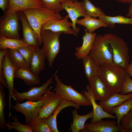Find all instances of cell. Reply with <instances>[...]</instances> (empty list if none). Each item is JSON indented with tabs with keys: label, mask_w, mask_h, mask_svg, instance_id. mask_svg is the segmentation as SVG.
Returning a JSON list of instances; mask_svg holds the SVG:
<instances>
[{
	"label": "cell",
	"mask_w": 132,
	"mask_h": 132,
	"mask_svg": "<svg viewBox=\"0 0 132 132\" xmlns=\"http://www.w3.org/2000/svg\"><path fill=\"white\" fill-rule=\"evenodd\" d=\"M129 8L128 11L126 15L127 17L132 18V2Z\"/></svg>",
	"instance_id": "obj_42"
},
{
	"label": "cell",
	"mask_w": 132,
	"mask_h": 132,
	"mask_svg": "<svg viewBox=\"0 0 132 132\" xmlns=\"http://www.w3.org/2000/svg\"><path fill=\"white\" fill-rule=\"evenodd\" d=\"M44 8L41 0H9L7 11L19 12L27 9H42Z\"/></svg>",
	"instance_id": "obj_18"
},
{
	"label": "cell",
	"mask_w": 132,
	"mask_h": 132,
	"mask_svg": "<svg viewBox=\"0 0 132 132\" xmlns=\"http://www.w3.org/2000/svg\"><path fill=\"white\" fill-rule=\"evenodd\" d=\"M63 33L55 32L50 30L41 31V40L42 48L45 51L49 67L52 66L54 61L60 51V44L59 36Z\"/></svg>",
	"instance_id": "obj_4"
},
{
	"label": "cell",
	"mask_w": 132,
	"mask_h": 132,
	"mask_svg": "<svg viewBox=\"0 0 132 132\" xmlns=\"http://www.w3.org/2000/svg\"><path fill=\"white\" fill-rule=\"evenodd\" d=\"M18 12L7 11L0 18V36L20 39Z\"/></svg>",
	"instance_id": "obj_7"
},
{
	"label": "cell",
	"mask_w": 132,
	"mask_h": 132,
	"mask_svg": "<svg viewBox=\"0 0 132 132\" xmlns=\"http://www.w3.org/2000/svg\"><path fill=\"white\" fill-rule=\"evenodd\" d=\"M81 132H121L120 126L114 120L104 121L103 119L94 123H86Z\"/></svg>",
	"instance_id": "obj_15"
},
{
	"label": "cell",
	"mask_w": 132,
	"mask_h": 132,
	"mask_svg": "<svg viewBox=\"0 0 132 132\" xmlns=\"http://www.w3.org/2000/svg\"><path fill=\"white\" fill-rule=\"evenodd\" d=\"M82 92L89 100L93 107V116L90 123H95L104 118L116 119V116L113 115L105 112L100 106L96 103V99L88 85L86 86L85 91L83 90Z\"/></svg>",
	"instance_id": "obj_17"
},
{
	"label": "cell",
	"mask_w": 132,
	"mask_h": 132,
	"mask_svg": "<svg viewBox=\"0 0 132 132\" xmlns=\"http://www.w3.org/2000/svg\"><path fill=\"white\" fill-rule=\"evenodd\" d=\"M16 67L12 61L9 55L7 53L4 55L2 65V73L8 87L9 93V117L11 115V100L13 98V95L17 90L14 88L13 85L14 74Z\"/></svg>",
	"instance_id": "obj_8"
},
{
	"label": "cell",
	"mask_w": 132,
	"mask_h": 132,
	"mask_svg": "<svg viewBox=\"0 0 132 132\" xmlns=\"http://www.w3.org/2000/svg\"><path fill=\"white\" fill-rule=\"evenodd\" d=\"M70 106L74 107L77 109H78L80 106L74 102L68 101L63 99L60 103L54 110L53 114L47 118V123L52 132H59L57 126L56 117L57 115L63 109Z\"/></svg>",
	"instance_id": "obj_21"
},
{
	"label": "cell",
	"mask_w": 132,
	"mask_h": 132,
	"mask_svg": "<svg viewBox=\"0 0 132 132\" xmlns=\"http://www.w3.org/2000/svg\"><path fill=\"white\" fill-rule=\"evenodd\" d=\"M84 29L85 34L82 37V44L81 46L77 47L75 49L76 52L74 55L77 59H82L88 55L97 36L96 33H89L86 28Z\"/></svg>",
	"instance_id": "obj_20"
},
{
	"label": "cell",
	"mask_w": 132,
	"mask_h": 132,
	"mask_svg": "<svg viewBox=\"0 0 132 132\" xmlns=\"http://www.w3.org/2000/svg\"><path fill=\"white\" fill-rule=\"evenodd\" d=\"M61 3L64 10L66 11L72 21V29L77 34L80 30L79 28L76 26L77 18L81 16L85 17L87 16L82 7L81 2L77 0H67Z\"/></svg>",
	"instance_id": "obj_13"
},
{
	"label": "cell",
	"mask_w": 132,
	"mask_h": 132,
	"mask_svg": "<svg viewBox=\"0 0 132 132\" xmlns=\"http://www.w3.org/2000/svg\"><path fill=\"white\" fill-rule=\"evenodd\" d=\"M17 50L22 55L30 68L34 50L28 46L20 47Z\"/></svg>",
	"instance_id": "obj_37"
},
{
	"label": "cell",
	"mask_w": 132,
	"mask_h": 132,
	"mask_svg": "<svg viewBox=\"0 0 132 132\" xmlns=\"http://www.w3.org/2000/svg\"><path fill=\"white\" fill-rule=\"evenodd\" d=\"M72 113L73 122L69 129L72 132H81L84 129L86 121L89 118H92L93 116V111L84 115L78 114L76 109L73 110Z\"/></svg>",
	"instance_id": "obj_25"
},
{
	"label": "cell",
	"mask_w": 132,
	"mask_h": 132,
	"mask_svg": "<svg viewBox=\"0 0 132 132\" xmlns=\"http://www.w3.org/2000/svg\"><path fill=\"white\" fill-rule=\"evenodd\" d=\"M82 59L85 74L88 81L98 76L100 66L89 55Z\"/></svg>",
	"instance_id": "obj_24"
},
{
	"label": "cell",
	"mask_w": 132,
	"mask_h": 132,
	"mask_svg": "<svg viewBox=\"0 0 132 132\" xmlns=\"http://www.w3.org/2000/svg\"><path fill=\"white\" fill-rule=\"evenodd\" d=\"M99 19L103 21L107 27L111 29L114 28L116 23L132 25V18L125 17L121 15L110 16L103 14L99 16Z\"/></svg>",
	"instance_id": "obj_27"
},
{
	"label": "cell",
	"mask_w": 132,
	"mask_h": 132,
	"mask_svg": "<svg viewBox=\"0 0 132 132\" xmlns=\"http://www.w3.org/2000/svg\"><path fill=\"white\" fill-rule=\"evenodd\" d=\"M54 76V75L52 76L40 87H32L28 91L26 92L20 93L17 91L13 95V99L17 101L20 102L25 99L33 102L41 100L49 89L50 85L53 82Z\"/></svg>",
	"instance_id": "obj_9"
},
{
	"label": "cell",
	"mask_w": 132,
	"mask_h": 132,
	"mask_svg": "<svg viewBox=\"0 0 132 132\" xmlns=\"http://www.w3.org/2000/svg\"><path fill=\"white\" fill-rule=\"evenodd\" d=\"M104 35L109 44L113 63L126 69L129 65L127 44L122 38L113 34L108 33Z\"/></svg>",
	"instance_id": "obj_3"
},
{
	"label": "cell",
	"mask_w": 132,
	"mask_h": 132,
	"mask_svg": "<svg viewBox=\"0 0 132 132\" xmlns=\"http://www.w3.org/2000/svg\"><path fill=\"white\" fill-rule=\"evenodd\" d=\"M47 118L38 116L27 124L31 128L33 132H52L48 126Z\"/></svg>",
	"instance_id": "obj_30"
},
{
	"label": "cell",
	"mask_w": 132,
	"mask_h": 132,
	"mask_svg": "<svg viewBox=\"0 0 132 132\" xmlns=\"http://www.w3.org/2000/svg\"><path fill=\"white\" fill-rule=\"evenodd\" d=\"M117 2L121 3H128L131 4L132 2V0H115Z\"/></svg>",
	"instance_id": "obj_43"
},
{
	"label": "cell",
	"mask_w": 132,
	"mask_h": 132,
	"mask_svg": "<svg viewBox=\"0 0 132 132\" xmlns=\"http://www.w3.org/2000/svg\"><path fill=\"white\" fill-rule=\"evenodd\" d=\"M18 14L22 25L23 37L22 39L26 44L34 50L39 48L40 41L38 35L30 25L23 12H18Z\"/></svg>",
	"instance_id": "obj_11"
},
{
	"label": "cell",
	"mask_w": 132,
	"mask_h": 132,
	"mask_svg": "<svg viewBox=\"0 0 132 132\" xmlns=\"http://www.w3.org/2000/svg\"><path fill=\"white\" fill-rule=\"evenodd\" d=\"M125 69L113 63H106L100 66L98 75L112 93H120L125 80Z\"/></svg>",
	"instance_id": "obj_1"
},
{
	"label": "cell",
	"mask_w": 132,
	"mask_h": 132,
	"mask_svg": "<svg viewBox=\"0 0 132 132\" xmlns=\"http://www.w3.org/2000/svg\"><path fill=\"white\" fill-rule=\"evenodd\" d=\"M11 117L14 121L12 122L8 120L9 123L6 125L9 130L14 129L19 132H33L32 129L28 124L25 125L20 123L17 117L14 116Z\"/></svg>",
	"instance_id": "obj_33"
},
{
	"label": "cell",
	"mask_w": 132,
	"mask_h": 132,
	"mask_svg": "<svg viewBox=\"0 0 132 132\" xmlns=\"http://www.w3.org/2000/svg\"><path fill=\"white\" fill-rule=\"evenodd\" d=\"M88 55L99 66L105 63L113 62L109 44L104 35L97 36Z\"/></svg>",
	"instance_id": "obj_5"
},
{
	"label": "cell",
	"mask_w": 132,
	"mask_h": 132,
	"mask_svg": "<svg viewBox=\"0 0 132 132\" xmlns=\"http://www.w3.org/2000/svg\"><path fill=\"white\" fill-rule=\"evenodd\" d=\"M66 0H41L44 7L58 14L64 10L61 2Z\"/></svg>",
	"instance_id": "obj_35"
},
{
	"label": "cell",
	"mask_w": 132,
	"mask_h": 132,
	"mask_svg": "<svg viewBox=\"0 0 132 132\" xmlns=\"http://www.w3.org/2000/svg\"><path fill=\"white\" fill-rule=\"evenodd\" d=\"M81 5L87 16L96 18L105 14V13L99 7L95 6L89 0H83Z\"/></svg>",
	"instance_id": "obj_31"
},
{
	"label": "cell",
	"mask_w": 132,
	"mask_h": 132,
	"mask_svg": "<svg viewBox=\"0 0 132 132\" xmlns=\"http://www.w3.org/2000/svg\"><path fill=\"white\" fill-rule=\"evenodd\" d=\"M125 70L130 77L132 78V60Z\"/></svg>",
	"instance_id": "obj_41"
},
{
	"label": "cell",
	"mask_w": 132,
	"mask_h": 132,
	"mask_svg": "<svg viewBox=\"0 0 132 132\" xmlns=\"http://www.w3.org/2000/svg\"><path fill=\"white\" fill-rule=\"evenodd\" d=\"M120 126L121 132H132V109L123 116Z\"/></svg>",
	"instance_id": "obj_36"
},
{
	"label": "cell",
	"mask_w": 132,
	"mask_h": 132,
	"mask_svg": "<svg viewBox=\"0 0 132 132\" xmlns=\"http://www.w3.org/2000/svg\"><path fill=\"white\" fill-rule=\"evenodd\" d=\"M4 86L0 83V129H4L7 123L4 116V110L5 106V100Z\"/></svg>",
	"instance_id": "obj_34"
},
{
	"label": "cell",
	"mask_w": 132,
	"mask_h": 132,
	"mask_svg": "<svg viewBox=\"0 0 132 132\" xmlns=\"http://www.w3.org/2000/svg\"><path fill=\"white\" fill-rule=\"evenodd\" d=\"M15 78L22 79L29 86L39 84L40 79L30 68L16 67L14 74Z\"/></svg>",
	"instance_id": "obj_22"
},
{
	"label": "cell",
	"mask_w": 132,
	"mask_h": 132,
	"mask_svg": "<svg viewBox=\"0 0 132 132\" xmlns=\"http://www.w3.org/2000/svg\"><path fill=\"white\" fill-rule=\"evenodd\" d=\"M52 88L51 86L49 88L42 97L44 104L40 109L39 117L47 118L52 115L63 99L55 92L50 91Z\"/></svg>",
	"instance_id": "obj_12"
},
{
	"label": "cell",
	"mask_w": 132,
	"mask_h": 132,
	"mask_svg": "<svg viewBox=\"0 0 132 132\" xmlns=\"http://www.w3.org/2000/svg\"><path fill=\"white\" fill-rule=\"evenodd\" d=\"M43 104L41 99L35 102L27 100L22 103L17 102L14 105H11V108L22 113L25 117V122L27 124L38 117L40 109Z\"/></svg>",
	"instance_id": "obj_10"
},
{
	"label": "cell",
	"mask_w": 132,
	"mask_h": 132,
	"mask_svg": "<svg viewBox=\"0 0 132 132\" xmlns=\"http://www.w3.org/2000/svg\"><path fill=\"white\" fill-rule=\"evenodd\" d=\"M69 18L68 14L61 20H51L47 21L42 25L41 31L49 30L54 32H62L66 34H73L77 36V34L70 28L72 27L73 24L72 22L68 21Z\"/></svg>",
	"instance_id": "obj_14"
},
{
	"label": "cell",
	"mask_w": 132,
	"mask_h": 132,
	"mask_svg": "<svg viewBox=\"0 0 132 132\" xmlns=\"http://www.w3.org/2000/svg\"><path fill=\"white\" fill-rule=\"evenodd\" d=\"M9 0H0V7L4 13L7 11Z\"/></svg>",
	"instance_id": "obj_40"
},
{
	"label": "cell",
	"mask_w": 132,
	"mask_h": 132,
	"mask_svg": "<svg viewBox=\"0 0 132 132\" xmlns=\"http://www.w3.org/2000/svg\"><path fill=\"white\" fill-rule=\"evenodd\" d=\"M7 49H0V83L8 88L6 81L5 80L2 73V65L3 59L4 55L7 53Z\"/></svg>",
	"instance_id": "obj_39"
},
{
	"label": "cell",
	"mask_w": 132,
	"mask_h": 132,
	"mask_svg": "<svg viewBox=\"0 0 132 132\" xmlns=\"http://www.w3.org/2000/svg\"><path fill=\"white\" fill-rule=\"evenodd\" d=\"M88 81V86L96 100L104 101L112 94L98 76Z\"/></svg>",
	"instance_id": "obj_16"
},
{
	"label": "cell",
	"mask_w": 132,
	"mask_h": 132,
	"mask_svg": "<svg viewBox=\"0 0 132 132\" xmlns=\"http://www.w3.org/2000/svg\"><path fill=\"white\" fill-rule=\"evenodd\" d=\"M76 24L85 27L88 32L92 33L101 27H107L106 23L100 19H97L87 16L84 19H77Z\"/></svg>",
	"instance_id": "obj_26"
},
{
	"label": "cell",
	"mask_w": 132,
	"mask_h": 132,
	"mask_svg": "<svg viewBox=\"0 0 132 132\" xmlns=\"http://www.w3.org/2000/svg\"><path fill=\"white\" fill-rule=\"evenodd\" d=\"M132 97V92L125 95L119 93H113L107 99L100 101L98 104L105 112L110 114L112 108L121 104L126 100Z\"/></svg>",
	"instance_id": "obj_19"
},
{
	"label": "cell",
	"mask_w": 132,
	"mask_h": 132,
	"mask_svg": "<svg viewBox=\"0 0 132 132\" xmlns=\"http://www.w3.org/2000/svg\"><path fill=\"white\" fill-rule=\"evenodd\" d=\"M22 11L31 26L38 35L40 39V45L42 44L40 33L42 25L49 20H61L63 18L59 14L55 13L44 7L42 9H27Z\"/></svg>",
	"instance_id": "obj_2"
},
{
	"label": "cell",
	"mask_w": 132,
	"mask_h": 132,
	"mask_svg": "<svg viewBox=\"0 0 132 132\" xmlns=\"http://www.w3.org/2000/svg\"><path fill=\"white\" fill-rule=\"evenodd\" d=\"M54 75L56 82L55 90V93L63 99L74 102L80 106L92 105L90 101L84 94L77 91L70 85H67L63 84L55 74Z\"/></svg>",
	"instance_id": "obj_6"
},
{
	"label": "cell",
	"mask_w": 132,
	"mask_h": 132,
	"mask_svg": "<svg viewBox=\"0 0 132 132\" xmlns=\"http://www.w3.org/2000/svg\"><path fill=\"white\" fill-rule=\"evenodd\" d=\"M131 92H132V79L126 73L125 80L120 93L125 95Z\"/></svg>",
	"instance_id": "obj_38"
},
{
	"label": "cell",
	"mask_w": 132,
	"mask_h": 132,
	"mask_svg": "<svg viewBox=\"0 0 132 132\" xmlns=\"http://www.w3.org/2000/svg\"><path fill=\"white\" fill-rule=\"evenodd\" d=\"M46 54L42 48H39L34 51L33 54L30 69L36 75L45 68V59L46 57Z\"/></svg>",
	"instance_id": "obj_23"
},
{
	"label": "cell",
	"mask_w": 132,
	"mask_h": 132,
	"mask_svg": "<svg viewBox=\"0 0 132 132\" xmlns=\"http://www.w3.org/2000/svg\"><path fill=\"white\" fill-rule=\"evenodd\" d=\"M132 109V97L126 100L120 105L112 108L110 114H116L117 124L120 126V121L123 116Z\"/></svg>",
	"instance_id": "obj_28"
},
{
	"label": "cell",
	"mask_w": 132,
	"mask_h": 132,
	"mask_svg": "<svg viewBox=\"0 0 132 132\" xmlns=\"http://www.w3.org/2000/svg\"><path fill=\"white\" fill-rule=\"evenodd\" d=\"M28 46L22 40L0 36V49H16L22 47Z\"/></svg>",
	"instance_id": "obj_29"
},
{
	"label": "cell",
	"mask_w": 132,
	"mask_h": 132,
	"mask_svg": "<svg viewBox=\"0 0 132 132\" xmlns=\"http://www.w3.org/2000/svg\"><path fill=\"white\" fill-rule=\"evenodd\" d=\"M7 53L17 67L30 68L22 55L17 49H8Z\"/></svg>",
	"instance_id": "obj_32"
}]
</instances>
